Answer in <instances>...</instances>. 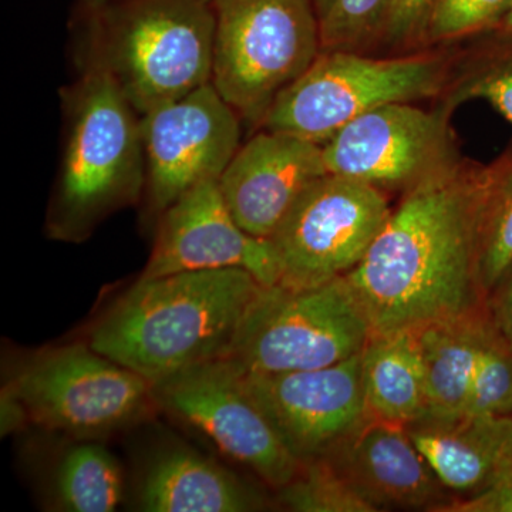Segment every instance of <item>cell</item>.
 <instances>
[{"mask_svg":"<svg viewBox=\"0 0 512 512\" xmlns=\"http://www.w3.org/2000/svg\"><path fill=\"white\" fill-rule=\"evenodd\" d=\"M488 167L460 163L404 192L360 264L346 275L372 338L485 305L478 225Z\"/></svg>","mask_w":512,"mask_h":512,"instance_id":"obj_1","label":"cell"},{"mask_svg":"<svg viewBox=\"0 0 512 512\" xmlns=\"http://www.w3.org/2000/svg\"><path fill=\"white\" fill-rule=\"evenodd\" d=\"M264 288L241 268L140 278L96 320L87 343L153 384L227 357Z\"/></svg>","mask_w":512,"mask_h":512,"instance_id":"obj_2","label":"cell"},{"mask_svg":"<svg viewBox=\"0 0 512 512\" xmlns=\"http://www.w3.org/2000/svg\"><path fill=\"white\" fill-rule=\"evenodd\" d=\"M66 138L47 234L82 242L100 222L140 200L147 184L140 119L99 62L64 94Z\"/></svg>","mask_w":512,"mask_h":512,"instance_id":"obj_3","label":"cell"},{"mask_svg":"<svg viewBox=\"0 0 512 512\" xmlns=\"http://www.w3.org/2000/svg\"><path fill=\"white\" fill-rule=\"evenodd\" d=\"M87 20L100 46L96 60L140 116L211 83L210 0H111Z\"/></svg>","mask_w":512,"mask_h":512,"instance_id":"obj_4","label":"cell"},{"mask_svg":"<svg viewBox=\"0 0 512 512\" xmlns=\"http://www.w3.org/2000/svg\"><path fill=\"white\" fill-rule=\"evenodd\" d=\"M215 13L212 86L239 116L269 107L322 50L313 0H210Z\"/></svg>","mask_w":512,"mask_h":512,"instance_id":"obj_5","label":"cell"},{"mask_svg":"<svg viewBox=\"0 0 512 512\" xmlns=\"http://www.w3.org/2000/svg\"><path fill=\"white\" fill-rule=\"evenodd\" d=\"M370 339L365 312L340 276L312 288L265 286L227 357L256 375L320 369L363 352Z\"/></svg>","mask_w":512,"mask_h":512,"instance_id":"obj_6","label":"cell"},{"mask_svg":"<svg viewBox=\"0 0 512 512\" xmlns=\"http://www.w3.org/2000/svg\"><path fill=\"white\" fill-rule=\"evenodd\" d=\"M446 79L437 56L373 59L350 50H320L299 79L278 94L265 130L323 144L367 111L433 96Z\"/></svg>","mask_w":512,"mask_h":512,"instance_id":"obj_7","label":"cell"},{"mask_svg":"<svg viewBox=\"0 0 512 512\" xmlns=\"http://www.w3.org/2000/svg\"><path fill=\"white\" fill-rule=\"evenodd\" d=\"M6 387L43 429L77 439L109 436L143 419L156 404L146 377L96 352L89 343L29 357Z\"/></svg>","mask_w":512,"mask_h":512,"instance_id":"obj_8","label":"cell"},{"mask_svg":"<svg viewBox=\"0 0 512 512\" xmlns=\"http://www.w3.org/2000/svg\"><path fill=\"white\" fill-rule=\"evenodd\" d=\"M383 191L326 174L309 185L269 238L279 266L276 285L312 288L346 276L360 264L384 224Z\"/></svg>","mask_w":512,"mask_h":512,"instance_id":"obj_9","label":"cell"},{"mask_svg":"<svg viewBox=\"0 0 512 512\" xmlns=\"http://www.w3.org/2000/svg\"><path fill=\"white\" fill-rule=\"evenodd\" d=\"M154 402L190 423L232 458L274 487L291 483L298 460L249 393L245 376L229 357L208 360L153 383Z\"/></svg>","mask_w":512,"mask_h":512,"instance_id":"obj_10","label":"cell"},{"mask_svg":"<svg viewBox=\"0 0 512 512\" xmlns=\"http://www.w3.org/2000/svg\"><path fill=\"white\" fill-rule=\"evenodd\" d=\"M328 173L406 192L458 163L447 111L390 103L340 128L322 146Z\"/></svg>","mask_w":512,"mask_h":512,"instance_id":"obj_11","label":"cell"},{"mask_svg":"<svg viewBox=\"0 0 512 512\" xmlns=\"http://www.w3.org/2000/svg\"><path fill=\"white\" fill-rule=\"evenodd\" d=\"M239 117L212 83L140 116L154 211L163 214L185 192L220 180L239 148Z\"/></svg>","mask_w":512,"mask_h":512,"instance_id":"obj_12","label":"cell"},{"mask_svg":"<svg viewBox=\"0 0 512 512\" xmlns=\"http://www.w3.org/2000/svg\"><path fill=\"white\" fill-rule=\"evenodd\" d=\"M244 376L249 393L302 464L329 456L366 420L362 352L320 369Z\"/></svg>","mask_w":512,"mask_h":512,"instance_id":"obj_13","label":"cell"},{"mask_svg":"<svg viewBox=\"0 0 512 512\" xmlns=\"http://www.w3.org/2000/svg\"><path fill=\"white\" fill-rule=\"evenodd\" d=\"M218 181L197 185L161 214L153 251L140 278L241 268L264 286L278 284V259L271 241L239 227Z\"/></svg>","mask_w":512,"mask_h":512,"instance_id":"obj_14","label":"cell"},{"mask_svg":"<svg viewBox=\"0 0 512 512\" xmlns=\"http://www.w3.org/2000/svg\"><path fill=\"white\" fill-rule=\"evenodd\" d=\"M326 174L320 144L265 130L238 148L218 183L239 227L269 239L302 192Z\"/></svg>","mask_w":512,"mask_h":512,"instance_id":"obj_15","label":"cell"},{"mask_svg":"<svg viewBox=\"0 0 512 512\" xmlns=\"http://www.w3.org/2000/svg\"><path fill=\"white\" fill-rule=\"evenodd\" d=\"M330 460L377 511H439L453 498L431 470L409 431L399 424L366 420L343 440Z\"/></svg>","mask_w":512,"mask_h":512,"instance_id":"obj_16","label":"cell"},{"mask_svg":"<svg viewBox=\"0 0 512 512\" xmlns=\"http://www.w3.org/2000/svg\"><path fill=\"white\" fill-rule=\"evenodd\" d=\"M406 429L440 483L461 497L487 488L512 456V417H423Z\"/></svg>","mask_w":512,"mask_h":512,"instance_id":"obj_17","label":"cell"},{"mask_svg":"<svg viewBox=\"0 0 512 512\" xmlns=\"http://www.w3.org/2000/svg\"><path fill=\"white\" fill-rule=\"evenodd\" d=\"M265 505L252 485L184 446L154 456L138 488V507L148 512H249Z\"/></svg>","mask_w":512,"mask_h":512,"instance_id":"obj_18","label":"cell"},{"mask_svg":"<svg viewBox=\"0 0 512 512\" xmlns=\"http://www.w3.org/2000/svg\"><path fill=\"white\" fill-rule=\"evenodd\" d=\"M416 330L426 382L424 417L460 419L466 413L478 359L491 330L487 305Z\"/></svg>","mask_w":512,"mask_h":512,"instance_id":"obj_19","label":"cell"},{"mask_svg":"<svg viewBox=\"0 0 512 512\" xmlns=\"http://www.w3.org/2000/svg\"><path fill=\"white\" fill-rule=\"evenodd\" d=\"M366 416L407 427L426 414V382L416 329L375 336L362 352Z\"/></svg>","mask_w":512,"mask_h":512,"instance_id":"obj_20","label":"cell"},{"mask_svg":"<svg viewBox=\"0 0 512 512\" xmlns=\"http://www.w3.org/2000/svg\"><path fill=\"white\" fill-rule=\"evenodd\" d=\"M123 491L119 463L99 444L69 448L57 467L55 494L60 510L111 512L119 507Z\"/></svg>","mask_w":512,"mask_h":512,"instance_id":"obj_21","label":"cell"},{"mask_svg":"<svg viewBox=\"0 0 512 512\" xmlns=\"http://www.w3.org/2000/svg\"><path fill=\"white\" fill-rule=\"evenodd\" d=\"M512 269V150L488 167L478 225V286L485 301Z\"/></svg>","mask_w":512,"mask_h":512,"instance_id":"obj_22","label":"cell"},{"mask_svg":"<svg viewBox=\"0 0 512 512\" xmlns=\"http://www.w3.org/2000/svg\"><path fill=\"white\" fill-rule=\"evenodd\" d=\"M279 503L298 512H376L329 457L303 463L291 483L279 488Z\"/></svg>","mask_w":512,"mask_h":512,"instance_id":"obj_23","label":"cell"},{"mask_svg":"<svg viewBox=\"0 0 512 512\" xmlns=\"http://www.w3.org/2000/svg\"><path fill=\"white\" fill-rule=\"evenodd\" d=\"M464 416H512V348L493 323L478 359Z\"/></svg>","mask_w":512,"mask_h":512,"instance_id":"obj_24","label":"cell"},{"mask_svg":"<svg viewBox=\"0 0 512 512\" xmlns=\"http://www.w3.org/2000/svg\"><path fill=\"white\" fill-rule=\"evenodd\" d=\"M393 0H335L319 19L322 50H350L382 33Z\"/></svg>","mask_w":512,"mask_h":512,"instance_id":"obj_25","label":"cell"},{"mask_svg":"<svg viewBox=\"0 0 512 512\" xmlns=\"http://www.w3.org/2000/svg\"><path fill=\"white\" fill-rule=\"evenodd\" d=\"M511 3L512 0H437L426 36L431 40L454 39L500 25Z\"/></svg>","mask_w":512,"mask_h":512,"instance_id":"obj_26","label":"cell"},{"mask_svg":"<svg viewBox=\"0 0 512 512\" xmlns=\"http://www.w3.org/2000/svg\"><path fill=\"white\" fill-rule=\"evenodd\" d=\"M507 35L511 39L495 46L476 72L467 77L453 106L468 99H483L512 124V35Z\"/></svg>","mask_w":512,"mask_h":512,"instance_id":"obj_27","label":"cell"},{"mask_svg":"<svg viewBox=\"0 0 512 512\" xmlns=\"http://www.w3.org/2000/svg\"><path fill=\"white\" fill-rule=\"evenodd\" d=\"M437 0H393L383 26V36L393 45H404L426 36Z\"/></svg>","mask_w":512,"mask_h":512,"instance_id":"obj_28","label":"cell"},{"mask_svg":"<svg viewBox=\"0 0 512 512\" xmlns=\"http://www.w3.org/2000/svg\"><path fill=\"white\" fill-rule=\"evenodd\" d=\"M485 305L494 329L512 348V269L488 296Z\"/></svg>","mask_w":512,"mask_h":512,"instance_id":"obj_29","label":"cell"},{"mask_svg":"<svg viewBox=\"0 0 512 512\" xmlns=\"http://www.w3.org/2000/svg\"><path fill=\"white\" fill-rule=\"evenodd\" d=\"M29 417L25 407L20 403L8 387L2 390V436L10 434L12 431L19 430L20 427L28 423Z\"/></svg>","mask_w":512,"mask_h":512,"instance_id":"obj_30","label":"cell"},{"mask_svg":"<svg viewBox=\"0 0 512 512\" xmlns=\"http://www.w3.org/2000/svg\"><path fill=\"white\" fill-rule=\"evenodd\" d=\"M110 2L111 0H80V6H82L86 18H93V16L99 15Z\"/></svg>","mask_w":512,"mask_h":512,"instance_id":"obj_31","label":"cell"},{"mask_svg":"<svg viewBox=\"0 0 512 512\" xmlns=\"http://www.w3.org/2000/svg\"><path fill=\"white\" fill-rule=\"evenodd\" d=\"M333 2H335V0H313V5H315L319 19L328 12L330 6L333 5Z\"/></svg>","mask_w":512,"mask_h":512,"instance_id":"obj_32","label":"cell"},{"mask_svg":"<svg viewBox=\"0 0 512 512\" xmlns=\"http://www.w3.org/2000/svg\"><path fill=\"white\" fill-rule=\"evenodd\" d=\"M500 26L505 33H511L512 35V3L508 12L505 13L504 18L501 19Z\"/></svg>","mask_w":512,"mask_h":512,"instance_id":"obj_33","label":"cell"},{"mask_svg":"<svg viewBox=\"0 0 512 512\" xmlns=\"http://www.w3.org/2000/svg\"><path fill=\"white\" fill-rule=\"evenodd\" d=\"M512 417V416H511Z\"/></svg>","mask_w":512,"mask_h":512,"instance_id":"obj_34","label":"cell"}]
</instances>
